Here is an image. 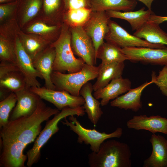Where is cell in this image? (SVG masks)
I'll return each mask as SVG.
<instances>
[{
  "label": "cell",
  "mask_w": 167,
  "mask_h": 167,
  "mask_svg": "<svg viewBox=\"0 0 167 167\" xmlns=\"http://www.w3.org/2000/svg\"><path fill=\"white\" fill-rule=\"evenodd\" d=\"M71 47L74 54L89 65L96 64V52L93 41L83 27L70 28Z\"/></svg>",
  "instance_id": "obj_8"
},
{
  "label": "cell",
  "mask_w": 167,
  "mask_h": 167,
  "mask_svg": "<svg viewBox=\"0 0 167 167\" xmlns=\"http://www.w3.org/2000/svg\"><path fill=\"white\" fill-rule=\"evenodd\" d=\"M65 11L82 8H91L90 0H64Z\"/></svg>",
  "instance_id": "obj_35"
},
{
  "label": "cell",
  "mask_w": 167,
  "mask_h": 167,
  "mask_svg": "<svg viewBox=\"0 0 167 167\" xmlns=\"http://www.w3.org/2000/svg\"><path fill=\"white\" fill-rule=\"evenodd\" d=\"M11 93V92L5 88H0V101L6 98Z\"/></svg>",
  "instance_id": "obj_38"
},
{
  "label": "cell",
  "mask_w": 167,
  "mask_h": 167,
  "mask_svg": "<svg viewBox=\"0 0 167 167\" xmlns=\"http://www.w3.org/2000/svg\"><path fill=\"white\" fill-rule=\"evenodd\" d=\"M99 72V66L85 63L80 71L75 73L66 74L53 71L51 78L56 90L65 91L73 96H79L83 86L89 81L96 78Z\"/></svg>",
  "instance_id": "obj_5"
},
{
  "label": "cell",
  "mask_w": 167,
  "mask_h": 167,
  "mask_svg": "<svg viewBox=\"0 0 167 167\" xmlns=\"http://www.w3.org/2000/svg\"><path fill=\"white\" fill-rule=\"evenodd\" d=\"M110 19L106 11H93L88 20L83 26L93 41L96 56L98 48L104 42L105 36L108 30V22Z\"/></svg>",
  "instance_id": "obj_11"
},
{
  "label": "cell",
  "mask_w": 167,
  "mask_h": 167,
  "mask_svg": "<svg viewBox=\"0 0 167 167\" xmlns=\"http://www.w3.org/2000/svg\"><path fill=\"white\" fill-rule=\"evenodd\" d=\"M133 35L151 43L167 45V33L159 24L150 20L136 30Z\"/></svg>",
  "instance_id": "obj_22"
},
{
  "label": "cell",
  "mask_w": 167,
  "mask_h": 167,
  "mask_svg": "<svg viewBox=\"0 0 167 167\" xmlns=\"http://www.w3.org/2000/svg\"><path fill=\"white\" fill-rule=\"evenodd\" d=\"M93 12L91 8H82L65 11L63 23L70 28L83 27L90 18Z\"/></svg>",
  "instance_id": "obj_26"
},
{
  "label": "cell",
  "mask_w": 167,
  "mask_h": 167,
  "mask_svg": "<svg viewBox=\"0 0 167 167\" xmlns=\"http://www.w3.org/2000/svg\"><path fill=\"white\" fill-rule=\"evenodd\" d=\"M15 42L16 48V62L19 71L24 76L27 87H41L37 79L42 77L34 66L32 61L24 49L19 37H16Z\"/></svg>",
  "instance_id": "obj_12"
},
{
  "label": "cell",
  "mask_w": 167,
  "mask_h": 167,
  "mask_svg": "<svg viewBox=\"0 0 167 167\" xmlns=\"http://www.w3.org/2000/svg\"><path fill=\"white\" fill-rule=\"evenodd\" d=\"M0 88L15 93L28 88L25 78L19 71L12 72L0 78Z\"/></svg>",
  "instance_id": "obj_27"
},
{
  "label": "cell",
  "mask_w": 167,
  "mask_h": 167,
  "mask_svg": "<svg viewBox=\"0 0 167 167\" xmlns=\"http://www.w3.org/2000/svg\"><path fill=\"white\" fill-rule=\"evenodd\" d=\"M18 8L22 13V22L24 24L34 17L42 7L43 0H19Z\"/></svg>",
  "instance_id": "obj_28"
},
{
  "label": "cell",
  "mask_w": 167,
  "mask_h": 167,
  "mask_svg": "<svg viewBox=\"0 0 167 167\" xmlns=\"http://www.w3.org/2000/svg\"><path fill=\"white\" fill-rule=\"evenodd\" d=\"M71 32L70 27L63 23L60 35L50 44L54 48L55 56L53 66V71L63 73L76 72L80 71L85 63L80 58L74 55L71 47Z\"/></svg>",
  "instance_id": "obj_3"
},
{
  "label": "cell",
  "mask_w": 167,
  "mask_h": 167,
  "mask_svg": "<svg viewBox=\"0 0 167 167\" xmlns=\"http://www.w3.org/2000/svg\"><path fill=\"white\" fill-rule=\"evenodd\" d=\"M68 121L66 118L63 121H61L63 125L69 127L71 131L78 136L77 142L80 144L84 143L90 145L92 152L98 151L101 144L106 140L111 138H119L123 134L122 129L118 127L113 132L108 134L100 132L95 129H91L83 127L74 115L69 116Z\"/></svg>",
  "instance_id": "obj_6"
},
{
  "label": "cell",
  "mask_w": 167,
  "mask_h": 167,
  "mask_svg": "<svg viewBox=\"0 0 167 167\" xmlns=\"http://www.w3.org/2000/svg\"><path fill=\"white\" fill-rule=\"evenodd\" d=\"M129 129L145 130L152 134L159 132L167 135V118L159 115L134 116L126 123Z\"/></svg>",
  "instance_id": "obj_15"
},
{
  "label": "cell",
  "mask_w": 167,
  "mask_h": 167,
  "mask_svg": "<svg viewBox=\"0 0 167 167\" xmlns=\"http://www.w3.org/2000/svg\"><path fill=\"white\" fill-rule=\"evenodd\" d=\"M154 84L159 88L163 95L167 96V66H164L159 71Z\"/></svg>",
  "instance_id": "obj_34"
},
{
  "label": "cell",
  "mask_w": 167,
  "mask_h": 167,
  "mask_svg": "<svg viewBox=\"0 0 167 167\" xmlns=\"http://www.w3.org/2000/svg\"><path fill=\"white\" fill-rule=\"evenodd\" d=\"M15 93L17 98V103L10 115L9 121L32 115L42 99L30 88H25Z\"/></svg>",
  "instance_id": "obj_13"
},
{
  "label": "cell",
  "mask_w": 167,
  "mask_h": 167,
  "mask_svg": "<svg viewBox=\"0 0 167 167\" xmlns=\"http://www.w3.org/2000/svg\"><path fill=\"white\" fill-rule=\"evenodd\" d=\"M42 7L46 15L54 18L58 25L63 24L65 11L64 0H43Z\"/></svg>",
  "instance_id": "obj_29"
},
{
  "label": "cell",
  "mask_w": 167,
  "mask_h": 167,
  "mask_svg": "<svg viewBox=\"0 0 167 167\" xmlns=\"http://www.w3.org/2000/svg\"><path fill=\"white\" fill-rule=\"evenodd\" d=\"M55 56V49L50 45L32 61L34 67L44 80L45 87L56 90L51 78Z\"/></svg>",
  "instance_id": "obj_16"
},
{
  "label": "cell",
  "mask_w": 167,
  "mask_h": 167,
  "mask_svg": "<svg viewBox=\"0 0 167 167\" xmlns=\"http://www.w3.org/2000/svg\"><path fill=\"white\" fill-rule=\"evenodd\" d=\"M148 20L160 24L164 22H167V16H158L154 13L151 15Z\"/></svg>",
  "instance_id": "obj_37"
},
{
  "label": "cell",
  "mask_w": 167,
  "mask_h": 167,
  "mask_svg": "<svg viewBox=\"0 0 167 167\" xmlns=\"http://www.w3.org/2000/svg\"><path fill=\"white\" fill-rule=\"evenodd\" d=\"M141 2L148 8V9H151V6L152 2L154 0H136Z\"/></svg>",
  "instance_id": "obj_39"
},
{
  "label": "cell",
  "mask_w": 167,
  "mask_h": 167,
  "mask_svg": "<svg viewBox=\"0 0 167 167\" xmlns=\"http://www.w3.org/2000/svg\"><path fill=\"white\" fill-rule=\"evenodd\" d=\"M131 83L128 78L122 77L113 79L104 88L94 91L93 96L97 99H101V105H106L109 101L114 100L119 96L128 92Z\"/></svg>",
  "instance_id": "obj_17"
},
{
  "label": "cell",
  "mask_w": 167,
  "mask_h": 167,
  "mask_svg": "<svg viewBox=\"0 0 167 167\" xmlns=\"http://www.w3.org/2000/svg\"><path fill=\"white\" fill-rule=\"evenodd\" d=\"M99 72L96 81L93 85L95 91L107 85L113 79L122 77L125 67L124 62H114L109 64H100Z\"/></svg>",
  "instance_id": "obj_20"
},
{
  "label": "cell",
  "mask_w": 167,
  "mask_h": 167,
  "mask_svg": "<svg viewBox=\"0 0 167 167\" xmlns=\"http://www.w3.org/2000/svg\"><path fill=\"white\" fill-rule=\"evenodd\" d=\"M145 7L135 11H123L112 10L106 11L109 16L111 18L125 20L130 24L133 30H136L149 20L151 15L154 14L152 10H145Z\"/></svg>",
  "instance_id": "obj_21"
},
{
  "label": "cell",
  "mask_w": 167,
  "mask_h": 167,
  "mask_svg": "<svg viewBox=\"0 0 167 167\" xmlns=\"http://www.w3.org/2000/svg\"><path fill=\"white\" fill-rule=\"evenodd\" d=\"M17 101L16 95L11 92L4 100L0 102V128L6 126L9 122L11 112L15 107Z\"/></svg>",
  "instance_id": "obj_30"
},
{
  "label": "cell",
  "mask_w": 167,
  "mask_h": 167,
  "mask_svg": "<svg viewBox=\"0 0 167 167\" xmlns=\"http://www.w3.org/2000/svg\"><path fill=\"white\" fill-rule=\"evenodd\" d=\"M93 91V85L88 82L82 87L79 94L85 101L83 106L85 112L91 122L96 126L103 114V112L100 107L101 102L92 95Z\"/></svg>",
  "instance_id": "obj_19"
},
{
  "label": "cell",
  "mask_w": 167,
  "mask_h": 167,
  "mask_svg": "<svg viewBox=\"0 0 167 167\" xmlns=\"http://www.w3.org/2000/svg\"><path fill=\"white\" fill-rule=\"evenodd\" d=\"M30 89L42 99L54 105L59 110L67 107L76 108L83 106L85 103L81 96H75L65 91L50 89L45 86L32 87Z\"/></svg>",
  "instance_id": "obj_9"
},
{
  "label": "cell",
  "mask_w": 167,
  "mask_h": 167,
  "mask_svg": "<svg viewBox=\"0 0 167 167\" xmlns=\"http://www.w3.org/2000/svg\"><path fill=\"white\" fill-rule=\"evenodd\" d=\"M96 58L101 60V64L122 62L128 60L122 48L111 43L104 42L99 47L96 54Z\"/></svg>",
  "instance_id": "obj_24"
},
{
  "label": "cell",
  "mask_w": 167,
  "mask_h": 167,
  "mask_svg": "<svg viewBox=\"0 0 167 167\" xmlns=\"http://www.w3.org/2000/svg\"><path fill=\"white\" fill-rule=\"evenodd\" d=\"M59 112L47 105L41 99L32 115L9 121L0 129V167H26L27 156L24 154V149L35 141L41 131L42 123Z\"/></svg>",
  "instance_id": "obj_1"
},
{
  "label": "cell",
  "mask_w": 167,
  "mask_h": 167,
  "mask_svg": "<svg viewBox=\"0 0 167 167\" xmlns=\"http://www.w3.org/2000/svg\"><path fill=\"white\" fill-rule=\"evenodd\" d=\"M131 151L126 143L112 139L104 141L97 152L88 156L91 167H131Z\"/></svg>",
  "instance_id": "obj_2"
},
{
  "label": "cell",
  "mask_w": 167,
  "mask_h": 167,
  "mask_svg": "<svg viewBox=\"0 0 167 167\" xmlns=\"http://www.w3.org/2000/svg\"><path fill=\"white\" fill-rule=\"evenodd\" d=\"M156 76L153 72L151 81H147L135 88H131L126 93L111 101L110 106L126 110L130 109L135 112H137L142 107L141 98L143 91L149 85L155 83Z\"/></svg>",
  "instance_id": "obj_14"
},
{
  "label": "cell",
  "mask_w": 167,
  "mask_h": 167,
  "mask_svg": "<svg viewBox=\"0 0 167 167\" xmlns=\"http://www.w3.org/2000/svg\"><path fill=\"white\" fill-rule=\"evenodd\" d=\"M93 11L109 10L123 11H132L137 2L135 0H90Z\"/></svg>",
  "instance_id": "obj_23"
},
{
  "label": "cell",
  "mask_w": 167,
  "mask_h": 167,
  "mask_svg": "<svg viewBox=\"0 0 167 167\" xmlns=\"http://www.w3.org/2000/svg\"><path fill=\"white\" fill-rule=\"evenodd\" d=\"M19 4V0L6 3L0 5V20L2 22L6 19L17 9Z\"/></svg>",
  "instance_id": "obj_33"
},
{
  "label": "cell",
  "mask_w": 167,
  "mask_h": 167,
  "mask_svg": "<svg viewBox=\"0 0 167 167\" xmlns=\"http://www.w3.org/2000/svg\"><path fill=\"white\" fill-rule=\"evenodd\" d=\"M149 141L152 152L143 162V167H167V139L159 134L152 135Z\"/></svg>",
  "instance_id": "obj_18"
},
{
  "label": "cell",
  "mask_w": 167,
  "mask_h": 167,
  "mask_svg": "<svg viewBox=\"0 0 167 167\" xmlns=\"http://www.w3.org/2000/svg\"><path fill=\"white\" fill-rule=\"evenodd\" d=\"M19 37L24 49L32 60L49 45L48 41L36 36L22 33Z\"/></svg>",
  "instance_id": "obj_25"
},
{
  "label": "cell",
  "mask_w": 167,
  "mask_h": 167,
  "mask_svg": "<svg viewBox=\"0 0 167 167\" xmlns=\"http://www.w3.org/2000/svg\"><path fill=\"white\" fill-rule=\"evenodd\" d=\"M19 71L16 63L1 61L0 63V78L12 72Z\"/></svg>",
  "instance_id": "obj_36"
},
{
  "label": "cell",
  "mask_w": 167,
  "mask_h": 167,
  "mask_svg": "<svg viewBox=\"0 0 167 167\" xmlns=\"http://www.w3.org/2000/svg\"><path fill=\"white\" fill-rule=\"evenodd\" d=\"M128 60L155 65L167 66V47L153 48L130 47L122 48Z\"/></svg>",
  "instance_id": "obj_10"
},
{
  "label": "cell",
  "mask_w": 167,
  "mask_h": 167,
  "mask_svg": "<svg viewBox=\"0 0 167 167\" xmlns=\"http://www.w3.org/2000/svg\"><path fill=\"white\" fill-rule=\"evenodd\" d=\"M0 61H5L16 63V48L15 42L14 43L2 36L0 37Z\"/></svg>",
  "instance_id": "obj_31"
},
{
  "label": "cell",
  "mask_w": 167,
  "mask_h": 167,
  "mask_svg": "<svg viewBox=\"0 0 167 167\" xmlns=\"http://www.w3.org/2000/svg\"><path fill=\"white\" fill-rule=\"evenodd\" d=\"M85 114L83 106L74 108L67 107L54 115L51 119L47 121L44 128L36 139L32 147L27 152V166L31 167L38 161L41 157V149L53 135L58 132V124L60 121L70 116L83 117Z\"/></svg>",
  "instance_id": "obj_4"
},
{
  "label": "cell",
  "mask_w": 167,
  "mask_h": 167,
  "mask_svg": "<svg viewBox=\"0 0 167 167\" xmlns=\"http://www.w3.org/2000/svg\"><path fill=\"white\" fill-rule=\"evenodd\" d=\"M62 24L49 26L44 23L38 22L29 26L27 29V31L30 33L41 35L51 34L59 36Z\"/></svg>",
  "instance_id": "obj_32"
},
{
  "label": "cell",
  "mask_w": 167,
  "mask_h": 167,
  "mask_svg": "<svg viewBox=\"0 0 167 167\" xmlns=\"http://www.w3.org/2000/svg\"><path fill=\"white\" fill-rule=\"evenodd\" d=\"M16 0H0V2L1 3H6L13 2Z\"/></svg>",
  "instance_id": "obj_40"
},
{
  "label": "cell",
  "mask_w": 167,
  "mask_h": 167,
  "mask_svg": "<svg viewBox=\"0 0 167 167\" xmlns=\"http://www.w3.org/2000/svg\"><path fill=\"white\" fill-rule=\"evenodd\" d=\"M108 26V30L105 40L121 48L134 47L153 48L166 47L165 45L151 43L131 34L117 23L110 19L109 20Z\"/></svg>",
  "instance_id": "obj_7"
}]
</instances>
